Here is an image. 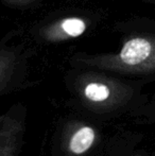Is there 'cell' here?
<instances>
[{
  "instance_id": "6da1fadb",
  "label": "cell",
  "mask_w": 155,
  "mask_h": 156,
  "mask_svg": "<svg viewBox=\"0 0 155 156\" xmlns=\"http://www.w3.org/2000/svg\"><path fill=\"white\" fill-rule=\"evenodd\" d=\"M91 67L121 73L155 72V36H134L123 44L117 54L80 60Z\"/></svg>"
},
{
  "instance_id": "7a4b0ae2",
  "label": "cell",
  "mask_w": 155,
  "mask_h": 156,
  "mask_svg": "<svg viewBox=\"0 0 155 156\" xmlns=\"http://www.w3.org/2000/svg\"><path fill=\"white\" fill-rule=\"evenodd\" d=\"M77 90L83 104L98 113L123 106L132 97V90L126 85L96 74L81 76Z\"/></svg>"
},
{
  "instance_id": "3957f363",
  "label": "cell",
  "mask_w": 155,
  "mask_h": 156,
  "mask_svg": "<svg viewBox=\"0 0 155 156\" xmlns=\"http://www.w3.org/2000/svg\"><path fill=\"white\" fill-rule=\"evenodd\" d=\"M25 134L23 121L10 113L0 116V156H16Z\"/></svg>"
},
{
  "instance_id": "277c9868",
  "label": "cell",
  "mask_w": 155,
  "mask_h": 156,
  "mask_svg": "<svg viewBox=\"0 0 155 156\" xmlns=\"http://www.w3.org/2000/svg\"><path fill=\"white\" fill-rule=\"evenodd\" d=\"M98 132L93 126L84 122H76L65 137V150L71 156L86 154L96 144Z\"/></svg>"
},
{
  "instance_id": "5b68a950",
  "label": "cell",
  "mask_w": 155,
  "mask_h": 156,
  "mask_svg": "<svg viewBox=\"0 0 155 156\" xmlns=\"http://www.w3.org/2000/svg\"><path fill=\"white\" fill-rule=\"evenodd\" d=\"M87 29V23L84 19L79 17H68L61 20L54 27V32H52V37L58 39L72 38L79 37Z\"/></svg>"
},
{
  "instance_id": "8992f818",
  "label": "cell",
  "mask_w": 155,
  "mask_h": 156,
  "mask_svg": "<svg viewBox=\"0 0 155 156\" xmlns=\"http://www.w3.org/2000/svg\"><path fill=\"white\" fill-rule=\"evenodd\" d=\"M16 55L11 51L0 50V94L9 88L17 70Z\"/></svg>"
}]
</instances>
